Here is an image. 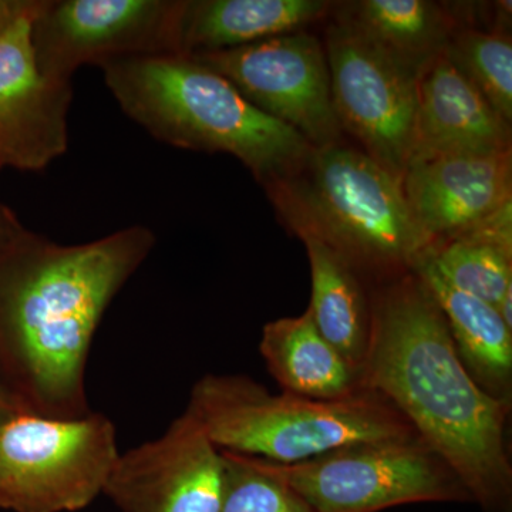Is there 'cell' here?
I'll list each match as a JSON object with an SVG mask.
<instances>
[{
  "label": "cell",
  "mask_w": 512,
  "mask_h": 512,
  "mask_svg": "<svg viewBox=\"0 0 512 512\" xmlns=\"http://www.w3.org/2000/svg\"><path fill=\"white\" fill-rule=\"evenodd\" d=\"M154 245L141 225L79 245L25 228L0 244V382L29 413H92L86 367L94 335Z\"/></svg>",
  "instance_id": "cell-1"
},
{
  "label": "cell",
  "mask_w": 512,
  "mask_h": 512,
  "mask_svg": "<svg viewBox=\"0 0 512 512\" xmlns=\"http://www.w3.org/2000/svg\"><path fill=\"white\" fill-rule=\"evenodd\" d=\"M372 333L362 367L367 390L412 424L485 512H512L511 404L484 392L416 271L370 285Z\"/></svg>",
  "instance_id": "cell-2"
},
{
  "label": "cell",
  "mask_w": 512,
  "mask_h": 512,
  "mask_svg": "<svg viewBox=\"0 0 512 512\" xmlns=\"http://www.w3.org/2000/svg\"><path fill=\"white\" fill-rule=\"evenodd\" d=\"M264 187L293 235L325 245L369 285L413 271L431 249L402 180L343 141L311 147Z\"/></svg>",
  "instance_id": "cell-3"
},
{
  "label": "cell",
  "mask_w": 512,
  "mask_h": 512,
  "mask_svg": "<svg viewBox=\"0 0 512 512\" xmlns=\"http://www.w3.org/2000/svg\"><path fill=\"white\" fill-rule=\"evenodd\" d=\"M101 70L121 110L151 136L187 150L231 154L262 185L311 150L301 134L256 109L191 56L128 57Z\"/></svg>",
  "instance_id": "cell-4"
},
{
  "label": "cell",
  "mask_w": 512,
  "mask_h": 512,
  "mask_svg": "<svg viewBox=\"0 0 512 512\" xmlns=\"http://www.w3.org/2000/svg\"><path fill=\"white\" fill-rule=\"evenodd\" d=\"M188 413L221 451L292 464L336 448L419 437L382 394L366 390L325 402L272 393L242 375H205L192 386Z\"/></svg>",
  "instance_id": "cell-5"
},
{
  "label": "cell",
  "mask_w": 512,
  "mask_h": 512,
  "mask_svg": "<svg viewBox=\"0 0 512 512\" xmlns=\"http://www.w3.org/2000/svg\"><path fill=\"white\" fill-rule=\"evenodd\" d=\"M119 454L116 427L104 414H10L0 420V510H84L103 494Z\"/></svg>",
  "instance_id": "cell-6"
},
{
  "label": "cell",
  "mask_w": 512,
  "mask_h": 512,
  "mask_svg": "<svg viewBox=\"0 0 512 512\" xmlns=\"http://www.w3.org/2000/svg\"><path fill=\"white\" fill-rule=\"evenodd\" d=\"M262 461L319 512L471 503L460 478L420 437L352 444L299 463Z\"/></svg>",
  "instance_id": "cell-7"
},
{
  "label": "cell",
  "mask_w": 512,
  "mask_h": 512,
  "mask_svg": "<svg viewBox=\"0 0 512 512\" xmlns=\"http://www.w3.org/2000/svg\"><path fill=\"white\" fill-rule=\"evenodd\" d=\"M180 0H40L32 45L40 73L72 83L86 64L180 53Z\"/></svg>",
  "instance_id": "cell-8"
},
{
  "label": "cell",
  "mask_w": 512,
  "mask_h": 512,
  "mask_svg": "<svg viewBox=\"0 0 512 512\" xmlns=\"http://www.w3.org/2000/svg\"><path fill=\"white\" fill-rule=\"evenodd\" d=\"M323 49L340 127L402 180L412 156L420 76L338 22L326 29Z\"/></svg>",
  "instance_id": "cell-9"
},
{
  "label": "cell",
  "mask_w": 512,
  "mask_h": 512,
  "mask_svg": "<svg viewBox=\"0 0 512 512\" xmlns=\"http://www.w3.org/2000/svg\"><path fill=\"white\" fill-rule=\"evenodd\" d=\"M191 57L221 74L252 106L293 128L312 147L342 143L325 49L311 33Z\"/></svg>",
  "instance_id": "cell-10"
},
{
  "label": "cell",
  "mask_w": 512,
  "mask_h": 512,
  "mask_svg": "<svg viewBox=\"0 0 512 512\" xmlns=\"http://www.w3.org/2000/svg\"><path fill=\"white\" fill-rule=\"evenodd\" d=\"M103 494L121 512H220L221 450L185 410L163 436L119 454Z\"/></svg>",
  "instance_id": "cell-11"
},
{
  "label": "cell",
  "mask_w": 512,
  "mask_h": 512,
  "mask_svg": "<svg viewBox=\"0 0 512 512\" xmlns=\"http://www.w3.org/2000/svg\"><path fill=\"white\" fill-rule=\"evenodd\" d=\"M40 0L0 35V171H40L69 144L72 83L47 79L37 67L32 25Z\"/></svg>",
  "instance_id": "cell-12"
},
{
  "label": "cell",
  "mask_w": 512,
  "mask_h": 512,
  "mask_svg": "<svg viewBox=\"0 0 512 512\" xmlns=\"http://www.w3.org/2000/svg\"><path fill=\"white\" fill-rule=\"evenodd\" d=\"M402 185L414 220L433 248L512 200V154L416 158L407 164Z\"/></svg>",
  "instance_id": "cell-13"
},
{
  "label": "cell",
  "mask_w": 512,
  "mask_h": 512,
  "mask_svg": "<svg viewBox=\"0 0 512 512\" xmlns=\"http://www.w3.org/2000/svg\"><path fill=\"white\" fill-rule=\"evenodd\" d=\"M511 151V123L441 53L417 83L416 126L410 161L450 154Z\"/></svg>",
  "instance_id": "cell-14"
},
{
  "label": "cell",
  "mask_w": 512,
  "mask_h": 512,
  "mask_svg": "<svg viewBox=\"0 0 512 512\" xmlns=\"http://www.w3.org/2000/svg\"><path fill=\"white\" fill-rule=\"evenodd\" d=\"M259 353L282 392L339 402L367 390L362 372L325 339L308 309L266 323Z\"/></svg>",
  "instance_id": "cell-15"
},
{
  "label": "cell",
  "mask_w": 512,
  "mask_h": 512,
  "mask_svg": "<svg viewBox=\"0 0 512 512\" xmlns=\"http://www.w3.org/2000/svg\"><path fill=\"white\" fill-rule=\"evenodd\" d=\"M332 3L323 0H197L184 2L181 55L234 49L302 32L322 19Z\"/></svg>",
  "instance_id": "cell-16"
},
{
  "label": "cell",
  "mask_w": 512,
  "mask_h": 512,
  "mask_svg": "<svg viewBox=\"0 0 512 512\" xmlns=\"http://www.w3.org/2000/svg\"><path fill=\"white\" fill-rule=\"evenodd\" d=\"M414 271L440 306L458 356L474 382L494 399L511 404L512 329L497 308L448 284L427 254Z\"/></svg>",
  "instance_id": "cell-17"
},
{
  "label": "cell",
  "mask_w": 512,
  "mask_h": 512,
  "mask_svg": "<svg viewBox=\"0 0 512 512\" xmlns=\"http://www.w3.org/2000/svg\"><path fill=\"white\" fill-rule=\"evenodd\" d=\"M333 9L335 22L417 76L447 49L458 29L450 8L429 0H360Z\"/></svg>",
  "instance_id": "cell-18"
},
{
  "label": "cell",
  "mask_w": 512,
  "mask_h": 512,
  "mask_svg": "<svg viewBox=\"0 0 512 512\" xmlns=\"http://www.w3.org/2000/svg\"><path fill=\"white\" fill-rule=\"evenodd\" d=\"M311 265V312L319 332L362 372L370 333V285L348 262L313 239H302Z\"/></svg>",
  "instance_id": "cell-19"
},
{
  "label": "cell",
  "mask_w": 512,
  "mask_h": 512,
  "mask_svg": "<svg viewBox=\"0 0 512 512\" xmlns=\"http://www.w3.org/2000/svg\"><path fill=\"white\" fill-rule=\"evenodd\" d=\"M427 258L444 279L497 308L512 289V249L467 231L436 245Z\"/></svg>",
  "instance_id": "cell-20"
},
{
  "label": "cell",
  "mask_w": 512,
  "mask_h": 512,
  "mask_svg": "<svg viewBox=\"0 0 512 512\" xmlns=\"http://www.w3.org/2000/svg\"><path fill=\"white\" fill-rule=\"evenodd\" d=\"M448 59L508 123L512 120V42L505 29L456 30Z\"/></svg>",
  "instance_id": "cell-21"
},
{
  "label": "cell",
  "mask_w": 512,
  "mask_h": 512,
  "mask_svg": "<svg viewBox=\"0 0 512 512\" xmlns=\"http://www.w3.org/2000/svg\"><path fill=\"white\" fill-rule=\"evenodd\" d=\"M224 494L220 512H319L274 476L261 458L221 451Z\"/></svg>",
  "instance_id": "cell-22"
},
{
  "label": "cell",
  "mask_w": 512,
  "mask_h": 512,
  "mask_svg": "<svg viewBox=\"0 0 512 512\" xmlns=\"http://www.w3.org/2000/svg\"><path fill=\"white\" fill-rule=\"evenodd\" d=\"M35 0H0V35L32 9Z\"/></svg>",
  "instance_id": "cell-23"
},
{
  "label": "cell",
  "mask_w": 512,
  "mask_h": 512,
  "mask_svg": "<svg viewBox=\"0 0 512 512\" xmlns=\"http://www.w3.org/2000/svg\"><path fill=\"white\" fill-rule=\"evenodd\" d=\"M22 222L16 217L15 212L6 207L3 202H0V244L8 241V239L18 235L20 231H23Z\"/></svg>",
  "instance_id": "cell-24"
},
{
  "label": "cell",
  "mask_w": 512,
  "mask_h": 512,
  "mask_svg": "<svg viewBox=\"0 0 512 512\" xmlns=\"http://www.w3.org/2000/svg\"><path fill=\"white\" fill-rule=\"evenodd\" d=\"M23 412H28V410L16 399L15 394L10 392L8 387L0 382V420L5 419V417L10 416V414Z\"/></svg>",
  "instance_id": "cell-25"
}]
</instances>
